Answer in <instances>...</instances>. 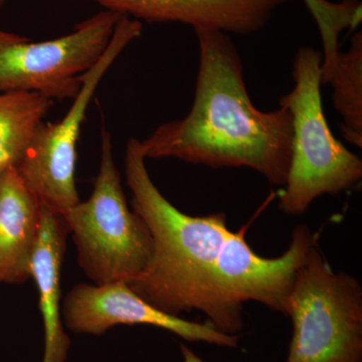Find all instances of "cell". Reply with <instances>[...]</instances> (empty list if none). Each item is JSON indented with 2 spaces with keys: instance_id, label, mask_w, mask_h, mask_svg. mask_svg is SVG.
<instances>
[{
  "instance_id": "obj_1",
  "label": "cell",
  "mask_w": 362,
  "mask_h": 362,
  "mask_svg": "<svg viewBox=\"0 0 362 362\" xmlns=\"http://www.w3.org/2000/svg\"><path fill=\"white\" fill-rule=\"evenodd\" d=\"M145 160L139 140L131 138L125 153L131 206L153 240L148 266L128 284L131 289L170 315L201 311L226 334L242 331L246 302L287 315L293 283L317 235L299 225L282 256H259L247 244V226L232 232L225 214L192 216L176 209L154 185Z\"/></svg>"
},
{
  "instance_id": "obj_2",
  "label": "cell",
  "mask_w": 362,
  "mask_h": 362,
  "mask_svg": "<svg viewBox=\"0 0 362 362\" xmlns=\"http://www.w3.org/2000/svg\"><path fill=\"white\" fill-rule=\"evenodd\" d=\"M199 66L187 116L158 126L140 141L145 158H175L214 169L250 168L284 187L292 150V115L252 104L239 49L230 35L194 30Z\"/></svg>"
},
{
  "instance_id": "obj_3",
  "label": "cell",
  "mask_w": 362,
  "mask_h": 362,
  "mask_svg": "<svg viewBox=\"0 0 362 362\" xmlns=\"http://www.w3.org/2000/svg\"><path fill=\"white\" fill-rule=\"evenodd\" d=\"M322 52L302 47L292 66L293 89L279 105L292 115L289 173L279 201L283 213L298 216L324 194L352 189L362 180L361 157L347 149L331 132L321 96Z\"/></svg>"
},
{
  "instance_id": "obj_4",
  "label": "cell",
  "mask_w": 362,
  "mask_h": 362,
  "mask_svg": "<svg viewBox=\"0 0 362 362\" xmlns=\"http://www.w3.org/2000/svg\"><path fill=\"white\" fill-rule=\"evenodd\" d=\"M63 218L77 247L78 264L95 285L129 284L148 266L153 240L141 216L128 206L106 129L93 194Z\"/></svg>"
},
{
  "instance_id": "obj_5",
  "label": "cell",
  "mask_w": 362,
  "mask_h": 362,
  "mask_svg": "<svg viewBox=\"0 0 362 362\" xmlns=\"http://www.w3.org/2000/svg\"><path fill=\"white\" fill-rule=\"evenodd\" d=\"M293 331L286 362H362V288L334 272L314 245L288 301Z\"/></svg>"
},
{
  "instance_id": "obj_6",
  "label": "cell",
  "mask_w": 362,
  "mask_h": 362,
  "mask_svg": "<svg viewBox=\"0 0 362 362\" xmlns=\"http://www.w3.org/2000/svg\"><path fill=\"white\" fill-rule=\"evenodd\" d=\"M121 16L104 9L68 35L44 42L0 30V92L37 93L52 101L74 99L86 74L103 56Z\"/></svg>"
},
{
  "instance_id": "obj_7",
  "label": "cell",
  "mask_w": 362,
  "mask_h": 362,
  "mask_svg": "<svg viewBox=\"0 0 362 362\" xmlns=\"http://www.w3.org/2000/svg\"><path fill=\"white\" fill-rule=\"evenodd\" d=\"M142 23L122 16L103 56L83 80L73 104L61 120L42 123L18 164V173L40 204L54 213H66L80 202L76 185L77 145L88 108L107 71L133 40L140 37Z\"/></svg>"
},
{
  "instance_id": "obj_8",
  "label": "cell",
  "mask_w": 362,
  "mask_h": 362,
  "mask_svg": "<svg viewBox=\"0 0 362 362\" xmlns=\"http://www.w3.org/2000/svg\"><path fill=\"white\" fill-rule=\"evenodd\" d=\"M63 320L69 330L80 334L102 335L117 325H151L187 341L239 347L238 335L221 332L207 320L194 322L159 310L124 282L75 286L64 301Z\"/></svg>"
},
{
  "instance_id": "obj_9",
  "label": "cell",
  "mask_w": 362,
  "mask_h": 362,
  "mask_svg": "<svg viewBox=\"0 0 362 362\" xmlns=\"http://www.w3.org/2000/svg\"><path fill=\"white\" fill-rule=\"evenodd\" d=\"M106 11L148 23L250 35L263 30L290 0H90Z\"/></svg>"
},
{
  "instance_id": "obj_10",
  "label": "cell",
  "mask_w": 362,
  "mask_h": 362,
  "mask_svg": "<svg viewBox=\"0 0 362 362\" xmlns=\"http://www.w3.org/2000/svg\"><path fill=\"white\" fill-rule=\"evenodd\" d=\"M42 207L16 168L0 175V284H21L32 278Z\"/></svg>"
},
{
  "instance_id": "obj_11",
  "label": "cell",
  "mask_w": 362,
  "mask_h": 362,
  "mask_svg": "<svg viewBox=\"0 0 362 362\" xmlns=\"http://www.w3.org/2000/svg\"><path fill=\"white\" fill-rule=\"evenodd\" d=\"M70 233L62 214L42 207L39 240L32 259V278L39 291V307L45 331L42 362H66L71 340L64 328L61 309V276Z\"/></svg>"
},
{
  "instance_id": "obj_12",
  "label": "cell",
  "mask_w": 362,
  "mask_h": 362,
  "mask_svg": "<svg viewBox=\"0 0 362 362\" xmlns=\"http://www.w3.org/2000/svg\"><path fill=\"white\" fill-rule=\"evenodd\" d=\"M52 104L37 93L0 92V175L18 168Z\"/></svg>"
},
{
  "instance_id": "obj_13",
  "label": "cell",
  "mask_w": 362,
  "mask_h": 362,
  "mask_svg": "<svg viewBox=\"0 0 362 362\" xmlns=\"http://www.w3.org/2000/svg\"><path fill=\"white\" fill-rule=\"evenodd\" d=\"M334 108L342 118L340 131L346 141L362 147V32L352 35L346 52H338L328 78Z\"/></svg>"
},
{
  "instance_id": "obj_14",
  "label": "cell",
  "mask_w": 362,
  "mask_h": 362,
  "mask_svg": "<svg viewBox=\"0 0 362 362\" xmlns=\"http://www.w3.org/2000/svg\"><path fill=\"white\" fill-rule=\"evenodd\" d=\"M315 21L323 45V58L332 61L337 57L338 40L343 30H354L361 23V2L357 0H303Z\"/></svg>"
},
{
  "instance_id": "obj_15",
  "label": "cell",
  "mask_w": 362,
  "mask_h": 362,
  "mask_svg": "<svg viewBox=\"0 0 362 362\" xmlns=\"http://www.w3.org/2000/svg\"><path fill=\"white\" fill-rule=\"evenodd\" d=\"M181 354H182L183 361L185 362H204L201 357L197 356L192 349H188L187 345L180 344Z\"/></svg>"
},
{
  "instance_id": "obj_16",
  "label": "cell",
  "mask_w": 362,
  "mask_h": 362,
  "mask_svg": "<svg viewBox=\"0 0 362 362\" xmlns=\"http://www.w3.org/2000/svg\"><path fill=\"white\" fill-rule=\"evenodd\" d=\"M4 2H6V0H0V7L4 6Z\"/></svg>"
}]
</instances>
